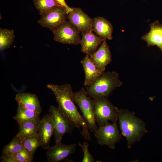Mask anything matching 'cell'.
<instances>
[{"instance_id":"6da1fadb","label":"cell","mask_w":162,"mask_h":162,"mask_svg":"<svg viewBox=\"0 0 162 162\" xmlns=\"http://www.w3.org/2000/svg\"><path fill=\"white\" fill-rule=\"evenodd\" d=\"M46 86L54 94L58 107L71 121L75 128H82L80 133L83 138L88 141L90 140L89 128L75 104L72 97L73 92L71 85L69 84L61 85L48 84Z\"/></svg>"},{"instance_id":"7a4b0ae2","label":"cell","mask_w":162,"mask_h":162,"mask_svg":"<svg viewBox=\"0 0 162 162\" xmlns=\"http://www.w3.org/2000/svg\"><path fill=\"white\" fill-rule=\"evenodd\" d=\"M118 120L121 133L126 138L129 149L135 142L140 141L148 132L146 123L136 116L134 112L127 110H119Z\"/></svg>"},{"instance_id":"3957f363","label":"cell","mask_w":162,"mask_h":162,"mask_svg":"<svg viewBox=\"0 0 162 162\" xmlns=\"http://www.w3.org/2000/svg\"><path fill=\"white\" fill-rule=\"evenodd\" d=\"M122 84L117 72H104L94 82L86 86L85 91L93 99L102 97L107 98L114 89Z\"/></svg>"},{"instance_id":"277c9868","label":"cell","mask_w":162,"mask_h":162,"mask_svg":"<svg viewBox=\"0 0 162 162\" xmlns=\"http://www.w3.org/2000/svg\"><path fill=\"white\" fill-rule=\"evenodd\" d=\"M72 97L82 112L89 130L94 132L98 127L94 118V100L88 95L83 88L76 92H73Z\"/></svg>"},{"instance_id":"5b68a950","label":"cell","mask_w":162,"mask_h":162,"mask_svg":"<svg viewBox=\"0 0 162 162\" xmlns=\"http://www.w3.org/2000/svg\"><path fill=\"white\" fill-rule=\"evenodd\" d=\"M94 100V118L99 127L104 125L109 121L117 122L119 110L117 107L106 97H102Z\"/></svg>"},{"instance_id":"8992f818","label":"cell","mask_w":162,"mask_h":162,"mask_svg":"<svg viewBox=\"0 0 162 162\" xmlns=\"http://www.w3.org/2000/svg\"><path fill=\"white\" fill-rule=\"evenodd\" d=\"M52 119L54 126L53 135L56 142L62 140L66 134L72 132L74 126L71 121L58 107L51 106L49 110Z\"/></svg>"},{"instance_id":"52a82bcc","label":"cell","mask_w":162,"mask_h":162,"mask_svg":"<svg viewBox=\"0 0 162 162\" xmlns=\"http://www.w3.org/2000/svg\"><path fill=\"white\" fill-rule=\"evenodd\" d=\"M121 135L117 122H109L99 127L94 132V135L99 145H106L112 149L115 148V145L120 141Z\"/></svg>"},{"instance_id":"ba28073f","label":"cell","mask_w":162,"mask_h":162,"mask_svg":"<svg viewBox=\"0 0 162 162\" xmlns=\"http://www.w3.org/2000/svg\"><path fill=\"white\" fill-rule=\"evenodd\" d=\"M52 32L54 40L58 42L74 45L80 44V32L68 21L62 23Z\"/></svg>"},{"instance_id":"9c48e42d","label":"cell","mask_w":162,"mask_h":162,"mask_svg":"<svg viewBox=\"0 0 162 162\" xmlns=\"http://www.w3.org/2000/svg\"><path fill=\"white\" fill-rule=\"evenodd\" d=\"M67 15V10L63 7L62 5L56 6L42 15L38 22L42 26L48 28L52 32L66 21Z\"/></svg>"},{"instance_id":"30bf717a","label":"cell","mask_w":162,"mask_h":162,"mask_svg":"<svg viewBox=\"0 0 162 162\" xmlns=\"http://www.w3.org/2000/svg\"><path fill=\"white\" fill-rule=\"evenodd\" d=\"M67 15L68 21L76 27L82 33L93 31V19L90 17L79 8H72Z\"/></svg>"},{"instance_id":"8fae6325","label":"cell","mask_w":162,"mask_h":162,"mask_svg":"<svg viewBox=\"0 0 162 162\" xmlns=\"http://www.w3.org/2000/svg\"><path fill=\"white\" fill-rule=\"evenodd\" d=\"M75 143L67 145L62 143L61 140L56 142L55 145L49 147L46 153L48 162H59L67 158L76 150Z\"/></svg>"},{"instance_id":"7c38bea8","label":"cell","mask_w":162,"mask_h":162,"mask_svg":"<svg viewBox=\"0 0 162 162\" xmlns=\"http://www.w3.org/2000/svg\"><path fill=\"white\" fill-rule=\"evenodd\" d=\"M106 39L103 41L97 50L89 55L99 72L102 74L107 65L112 61L111 53Z\"/></svg>"},{"instance_id":"4fadbf2b","label":"cell","mask_w":162,"mask_h":162,"mask_svg":"<svg viewBox=\"0 0 162 162\" xmlns=\"http://www.w3.org/2000/svg\"><path fill=\"white\" fill-rule=\"evenodd\" d=\"M54 126L50 113L44 116L38 123V135L41 146L45 150L50 147L51 138L53 134Z\"/></svg>"},{"instance_id":"5bb4252c","label":"cell","mask_w":162,"mask_h":162,"mask_svg":"<svg viewBox=\"0 0 162 162\" xmlns=\"http://www.w3.org/2000/svg\"><path fill=\"white\" fill-rule=\"evenodd\" d=\"M150 31L141 37L147 46H156L162 53V24L157 20L150 24Z\"/></svg>"},{"instance_id":"9a60e30c","label":"cell","mask_w":162,"mask_h":162,"mask_svg":"<svg viewBox=\"0 0 162 162\" xmlns=\"http://www.w3.org/2000/svg\"><path fill=\"white\" fill-rule=\"evenodd\" d=\"M82 34L80 42L81 51L88 55L95 52L104 40L95 35L92 31L82 33Z\"/></svg>"},{"instance_id":"2e32d148","label":"cell","mask_w":162,"mask_h":162,"mask_svg":"<svg viewBox=\"0 0 162 162\" xmlns=\"http://www.w3.org/2000/svg\"><path fill=\"white\" fill-rule=\"evenodd\" d=\"M17 105L28 110L40 113L42 109L38 97L29 93H20L15 96Z\"/></svg>"},{"instance_id":"e0dca14e","label":"cell","mask_w":162,"mask_h":162,"mask_svg":"<svg viewBox=\"0 0 162 162\" xmlns=\"http://www.w3.org/2000/svg\"><path fill=\"white\" fill-rule=\"evenodd\" d=\"M92 30L97 36L103 39L111 40L113 38V26L104 17L99 16L93 19Z\"/></svg>"},{"instance_id":"ac0fdd59","label":"cell","mask_w":162,"mask_h":162,"mask_svg":"<svg viewBox=\"0 0 162 162\" xmlns=\"http://www.w3.org/2000/svg\"><path fill=\"white\" fill-rule=\"evenodd\" d=\"M83 68L85 78L84 85L88 86L94 82L102 74L97 69L94 62L88 55L86 54L81 61Z\"/></svg>"},{"instance_id":"d6986e66","label":"cell","mask_w":162,"mask_h":162,"mask_svg":"<svg viewBox=\"0 0 162 162\" xmlns=\"http://www.w3.org/2000/svg\"><path fill=\"white\" fill-rule=\"evenodd\" d=\"M40 113L17 105L16 113L13 118L16 121L18 124L27 122L38 123L40 120Z\"/></svg>"},{"instance_id":"ffe728a7","label":"cell","mask_w":162,"mask_h":162,"mask_svg":"<svg viewBox=\"0 0 162 162\" xmlns=\"http://www.w3.org/2000/svg\"><path fill=\"white\" fill-rule=\"evenodd\" d=\"M23 148L22 139L16 134L9 143L3 147L1 158L13 155Z\"/></svg>"},{"instance_id":"44dd1931","label":"cell","mask_w":162,"mask_h":162,"mask_svg":"<svg viewBox=\"0 0 162 162\" xmlns=\"http://www.w3.org/2000/svg\"><path fill=\"white\" fill-rule=\"evenodd\" d=\"M19 128L17 134L22 139L38 135V123L27 122L18 124Z\"/></svg>"},{"instance_id":"7402d4cb","label":"cell","mask_w":162,"mask_h":162,"mask_svg":"<svg viewBox=\"0 0 162 162\" xmlns=\"http://www.w3.org/2000/svg\"><path fill=\"white\" fill-rule=\"evenodd\" d=\"M15 36L13 30L0 28V51L9 48L13 43Z\"/></svg>"},{"instance_id":"603a6c76","label":"cell","mask_w":162,"mask_h":162,"mask_svg":"<svg viewBox=\"0 0 162 162\" xmlns=\"http://www.w3.org/2000/svg\"><path fill=\"white\" fill-rule=\"evenodd\" d=\"M22 144L23 148L33 158L37 149L41 146L40 140L38 135L22 139Z\"/></svg>"},{"instance_id":"cb8c5ba5","label":"cell","mask_w":162,"mask_h":162,"mask_svg":"<svg viewBox=\"0 0 162 162\" xmlns=\"http://www.w3.org/2000/svg\"><path fill=\"white\" fill-rule=\"evenodd\" d=\"M1 162H32V158L24 148L14 154L1 158Z\"/></svg>"},{"instance_id":"d4e9b609","label":"cell","mask_w":162,"mask_h":162,"mask_svg":"<svg viewBox=\"0 0 162 162\" xmlns=\"http://www.w3.org/2000/svg\"><path fill=\"white\" fill-rule=\"evenodd\" d=\"M33 2L35 8L41 16L49 11L54 6L61 5L56 0H33Z\"/></svg>"},{"instance_id":"484cf974","label":"cell","mask_w":162,"mask_h":162,"mask_svg":"<svg viewBox=\"0 0 162 162\" xmlns=\"http://www.w3.org/2000/svg\"><path fill=\"white\" fill-rule=\"evenodd\" d=\"M79 145L82 148L83 153V157L82 162H94L95 160L88 151L89 144L88 142H85L83 145L78 142Z\"/></svg>"},{"instance_id":"4316f807","label":"cell","mask_w":162,"mask_h":162,"mask_svg":"<svg viewBox=\"0 0 162 162\" xmlns=\"http://www.w3.org/2000/svg\"><path fill=\"white\" fill-rule=\"evenodd\" d=\"M58 3L63 7L67 10L68 14L72 10V8H70L65 3L64 0H56Z\"/></svg>"}]
</instances>
